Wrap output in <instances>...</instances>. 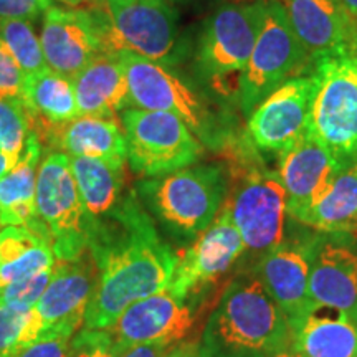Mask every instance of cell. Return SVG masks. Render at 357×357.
Wrapping results in <instances>:
<instances>
[{
    "mask_svg": "<svg viewBox=\"0 0 357 357\" xmlns=\"http://www.w3.org/2000/svg\"><path fill=\"white\" fill-rule=\"evenodd\" d=\"M164 357H200L199 342H178Z\"/></svg>",
    "mask_w": 357,
    "mask_h": 357,
    "instance_id": "d590c367",
    "label": "cell"
},
{
    "mask_svg": "<svg viewBox=\"0 0 357 357\" xmlns=\"http://www.w3.org/2000/svg\"><path fill=\"white\" fill-rule=\"evenodd\" d=\"M310 131L342 167L357 164V71L349 53L316 60Z\"/></svg>",
    "mask_w": 357,
    "mask_h": 357,
    "instance_id": "277c9868",
    "label": "cell"
},
{
    "mask_svg": "<svg viewBox=\"0 0 357 357\" xmlns=\"http://www.w3.org/2000/svg\"><path fill=\"white\" fill-rule=\"evenodd\" d=\"M344 167L311 131L280 155V178L287 194V212L294 220L328 192Z\"/></svg>",
    "mask_w": 357,
    "mask_h": 357,
    "instance_id": "e0dca14e",
    "label": "cell"
},
{
    "mask_svg": "<svg viewBox=\"0 0 357 357\" xmlns=\"http://www.w3.org/2000/svg\"><path fill=\"white\" fill-rule=\"evenodd\" d=\"M35 207L50 235L56 261H70L88 250L83 202L70 166V155L52 151L37 174Z\"/></svg>",
    "mask_w": 357,
    "mask_h": 357,
    "instance_id": "30bf717a",
    "label": "cell"
},
{
    "mask_svg": "<svg viewBox=\"0 0 357 357\" xmlns=\"http://www.w3.org/2000/svg\"><path fill=\"white\" fill-rule=\"evenodd\" d=\"M266 0L223 3L207 17L199 33L195 70L215 86H225L247 68L265 20Z\"/></svg>",
    "mask_w": 357,
    "mask_h": 357,
    "instance_id": "5b68a950",
    "label": "cell"
},
{
    "mask_svg": "<svg viewBox=\"0 0 357 357\" xmlns=\"http://www.w3.org/2000/svg\"><path fill=\"white\" fill-rule=\"evenodd\" d=\"M230 189L222 164H194L158 177H142L134 190L142 207L169 238L190 245L220 212Z\"/></svg>",
    "mask_w": 357,
    "mask_h": 357,
    "instance_id": "3957f363",
    "label": "cell"
},
{
    "mask_svg": "<svg viewBox=\"0 0 357 357\" xmlns=\"http://www.w3.org/2000/svg\"><path fill=\"white\" fill-rule=\"evenodd\" d=\"M243 252L242 235L222 205L212 225L187 245L181 257L177 255L176 271L167 289L177 298L200 300L208 288L229 273Z\"/></svg>",
    "mask_w": 357,
    "mask_h": 357,
    "instance_id": "7c38bea8",
    "label": "cell"
},
{
    "mask_svg": "<svg viewBox=\"0 0 357 357\" xmlns=\"http://www.w3.org/2000/svg\"><path fill=\"white\" fill-rule=\"evenodd\" d=\"M291 349L301 357H357V326L339 312L333 318L316 310L293 331Z\"/></svg>",
    "mask_w": 357,
    "mask_h": 357,
    "instance_id": "d4e9b609",
    "label": "cell"
},
{
    "mask_svg": "<svg viewBox=\"0 0 357 357\" xmlns=\"http://www.w3.org/2000/svg\"><path fill=\"white\" fill-rule=\"evenodd\" d=\"M197 342L200 357H276L291 349L293 329L253 275L223 289Z\"/></svg>",
    "mask_w": 357,
    "mask_h": 357,
    "instance_id": "7a4b0ae2",
    "label": "cell"
},
{
    "mask_svg": "<svg viewBox=\"0 0 357 357\" xmlns=\"http://www.w3.org/2000/svg\"><path fill=\"white\" fill-rule=\"evenodd\" d=\"M56 265V263H55ZM53 268L38 271L29 278L13 281L6 287L0 288V306L15 307V310H33L38 305L40 298L43 296L47 284L50 283L53 275Z\"/></svg>",
    "mask_w": 357,
    "mask_h": 357,
    "instance_id": "f546056e",
    "label": "cell"
},
{
    "mask_svg": "<svg viewBox=\"0 0 357 357\" xmlns=\"http://www.w3.org/2000/svg\"><path fill=\"white\" fill-rule=\"evenodd\" d=\"M40 162H42V142L38 134L32 131L25 142V149L19 162L0 178V225L26 227L50 243V235L38 218L35 207Z\"/></svg>",
    "mask_w": 357,
    "mask_h": 357,
    "instance_id": "44dd1931",
    "label": "cell"
},
{
    "mask_svg": "<svg viewBox=\"0 0 357 357\" xmlns=\"http://www.w3.org/2000/svg\"><path fill=\"white\" fill-rule=\"evenodd\" d=\"M55 253L47 240L26 227L0 230V288L55 266Z\"/></svg>",
    "mask_w": 357,
    "mask_h": 357,
    "instance_id": "484cf974",
    "label": "cell"
},
{
    "mask_svg": "<svg viewBox=\"0 0 357 357\" xmlns=\"http://www.w3.org/2000/svg\"><path fill=\"white\" fill-rule=\"evenodd\" d=\"M52 6L53 0H0V20L35 22Z\"/></svg>",
    "mask_w": 357,
    "mask_h": 357,
    "instance_id": "836d02e7",
    "label": "cell"
},
{
    "mask_svg": "<svg viewBox=\"0 0 357 357\" xmlns=\"http://www.w3.org/2000/svg\"><path fill=\"white\" fill-rule=\"evenodd\" d=\"M354 323H356V326H357V316H356V319H354Z\"/></svg>",
    "mask_w": 357,
    "mask_h": 357,
    "instance_id": "b9f144b4",
    "label": "cell"
},
{
    "mask_svg": "<svg viewBox=\"0 0 357 357\" xmlns=\"http://www.w3.org/2000/svg\"><path fill=\"white\" fill-rule=\"evenodd\" d=\"M310 294L316 310H333L354 323L357 316L354 250L336 242L316 245L310 271Z\"/></svg>",
    "mask_w": 357,
    "mask_h": 357,
    "instance_id": "ffe728a7",
    "label": "cell"
},
{
    "mask_svg": "<svg viewBox=\"0 0 357 357\" xmlns=\"http://www.w3.org/2000/svg\"><path fill=\"white\" fill-rule=\"evenodd\" d=\"M25 73L17 65L15 58L0 40V98H15L22 101Z\"/></svg>",
    "mask_w": 357,
    "mask_h": 357,
    "instance_id": "d6a6232c",
    "label": "cell"
},
{
    "mask_svg": "<svg viewBox=\"0 0 357 357\" xmlns=\"http://www.w3.org/2000/svg\"><path fill=\"white\" fill-rule=\"evenodd\" d=\"M276 357H301L298 352H294L293 349H288V351H283L281 354H278Z\"/></svg>",
    "mask_w": 357,
    "mask_h": 357,
    "instance_id": "60d3db41",
    "label": "cell"
},
{
    "mask_svg": "<svg viewBox=\"0 0 357 357\" xmlns=\"http://www.w3.org/2000/svg\"><path fill=\"white\" fill-rule=\"evenodd\" d=\"M0 40L15 58L17 65L25 75L37 73L48 68L45 61L42 42L35 33L30 20H0Z\"/></svg>",
    "mask_w": 357,
    "mask_h": 357,
    "instance_id": "83f0119b",
    "label": "cell"
},
{
    "mask_svg": "<svg viewBox=\"0 0 357 357\" xmlns=\"http://www.w3.org/2000/svg\"><path fill=\"white\" fill-rule=\"evenodd\" d=\"M98 283V266L91 252L70 261H56L50 283L35 310L45 329L56 324H75L83 328L84 314Z\"/></svg>",
    "mask_w": 357,
    "mask_h": 357,
    "instance_id": "d6986e66",
    "label": "cell"
},
{
    "mask_svg": "<svg viewBox=\"0 0 357 357\" xmlns=\"http://www.w3.org/2000/svg\"><path fill=\"white\" fill-rule=\"evenodd\" d=\"M174 346L167 344H134L118 346L113 342L111 357H164Z\"/></svg>",
    "mask_w": 357,
    "mask_h": 357,
    "instance_id": "e575fe53",
    "label": "cell"
},
{
    "mask_svg": "<svg viewBox=\"0 0 357 357\" xmlns=\"http://www.w3.org/2000/svg\"><path fill=\"white\" fill-rule=\"evenodd\" d=\"M349 56L352 58V61H354V66H356V71H357V35H356V38L352 40V43H351Z\"/></svg>",
    "mask_w": 357,
    "mask_h": 357,
    "instance_id": "ab89813d",
    "label": "cell"
},
{
    "mask_svg": "<svg viewBox=\"0 0 357 357\" xmlns=\"http://www.w3.org/2000/svg\"><path fill=\"white\" fill-rule=\"evenodd\" d=\"M316 242L289 243L258 258L255 276L294 329L316 311L310 294V271Z\"/></svg>",
    "mask_w": 357,
    "mask_h": 357,
    "instance_id": "2e32d148",
    "label": "cell"
},
{
    "mask_svg": "<svg viewBox=\"0 0 357 357\" xmlns=\"http://www.w3.org/2000/svg\"><path fill=\"white\" fill-rule=\"evenodd\" d=\"M48 68L73 79L96 56L109 53L95 12L53 6L43 13L40 30Z\"/></svg>",
    "mask_w": 357,
    "mask_h": 357,
    "instance_id": "5bb4252c",
    "label": "cell"
},
{
    "mask_svg": "<svg viewBox=\"0 0 357 357\" xmlns=\"http://www.w3.org/2000/svg\"><path fill=\"white\" fill-rule=\"evenodd\" d=\"M199 305L200 300L177 298L164 289L126 307L106 331L118 346H176L194 329Z\"/></svg>",
    "mask_w": 357,
    "mask_h": 357,
    "instance_id": "9a60e30c",
    "label": "cell"
},
{
    "mask_svg": "<svg viewBox=\"0 0 357 357\" xmlns=\"http://www.w3.org/2000/svg\"><path fill=\"white\" fill-rule=\"evenodd\" d=\"M310 65L312 60L294 33L287 7L276 0H266L260 35L236 88L243 114L248 118L266 96L291 77H301Z\"/></svg>",
    "mask_w": 357,
    "mask_h": 357,
    "instance_id": "8992f818",
    "label": "cell"
},
{
    "mask_svg": "<svg viewBox=\"0 0 357 357\" xmlns=\"http://www.w3.org/2000/svg\"><path fill=\"white\" fill-rule=\"evenodd\" d=\"M300 222L326 234L357 235V164L334 178L328 192Z\"/></svg>",
    "mask_w": 357,
    "mask_h": 357,
    "instance_id": "4316f807",
    "label": "cell"
},
{
    "mask_svg": "<svg viewBox=\"0 0 357 357\" xmlns=\"http://www.w3.org/2000/svg\"><path fill=\"white\" fill-rule=\"evenodd\" d=\"M45 324L37 310H15L0 306V357H12L37 339Z\"/></svg>",
    "mask_w": 357,
    "mask_h": 357,
    "instance_id": "f1b7e54d",
    "label": "cell"
},
{
    "mask_svg": "<svg viewBox=\"0 0 357 357\" xmlns=\"http://www.w3.org/2000/svg\"><path fill=\"white\" fill-rule=\"evenodd\" d=\"M118 56L126 71L131 108L176 114L202 144H217L215 118L208 101L197 88L169 65L147 60L129 50H121Z\"/></svg>",
    "mask_w": 357,
    "mask_h": 357,
    "instance_id": "ba28073f",
    "label": "cell"
},
{
    "mask_svg": "<svg viewBox=\"0 0 357 357\" xmlns=\"http://www.w3.org/2000/svg\"><path fill=\"white\" fill-rule=\"evenodd\" d=\"M113 339L106 329L82 328L71 339L68 357H111Z\"/></svg>",
    "mask_w": 357,
    "mask_h": 357,
    "instance_id": "1f68e13d",
    "label": "cell"
},
{
    "mask_svg": "<svg viewBox=\"0 0 357 357\" xmlns=\"http://www.w3.org/2000/svg\"><path fill=\"white\" fill-rule=\"evenodd\" d=\"M79 329L75 324L50 326L12 357H68L71 339Z\"/></svg>",
    "mask_w": 357,
    "mask_h": 357,
    "instance_id": "4dcf8cb0",
    "label": "cell"
},
{
    "mask_svg": "<svg viewBox=\"0 0 357 357\" xmlns=\"http://www.w3.org/2000/svg\"><path fill=\"white\" fill-rule=\"evenodd\" d=\"M98 283L83 328L108 329L136 301L171 287L177 255L149 213L108 245L91 252Z\"/></svg>",
    "mask_w": 357,
    "mask_h": 357,
    "instance_id": "6da1fadb",
    "label": "cell"
},
{
    "mask_svg": "<svg viewBox=\"0 0 357 357\" xmlns=\"http://www.w3.org/2000/svg\"><path fill=\"white\" fill-rule=\"evenodd\" d=\"M22 102L30 118H40L47 126H63L79 116L73 82L52 68L25 75Z\"/></svg>",
    "mask_w": 357,
    "mask_h": 357,
    "instance_id": "cb8c5ba5",
    "label": "cell"
},
{
    "mask_svg": "<svg viewBox=\"0 0 357 357\" xmlns=\"http://www.w3.org/2000/svg\"><path fill=\"white\" fill-rule=\"evenodd\" d=\"M119 118L128 144V166L141 178L181 171L202 158L204 144L176 114L128 108Z\"/></svg>",
    "mask_w": 357,
    "mask_h": 357,
    "instance_id": "52a82bcc",
    "label": "cell"
},
{
    "mask_svg": "<svg viewBox=\"0 0 357 357\" xmlns=\"http://www.w3.org/2000/svg\"><path fill=\"white\" fill-rule=\"evenodd\" d=\"M118 48L172 66L182 56L178 13L171 0H105Z\"/></svg>",
    "mask_w": 357,
    "mask_h": 357,
    "instance_id": "8fae6325",
    "label": "cell"
},
{
    "mask_svg": "<svg viewBox=\"0 0 357 357\" xmlns=\"http://www.w3.org/2000/svg\"><path fill=\"white\" fill-rule=\"evenodd\" d=\"M342 3H344L347 13L357 22V0H342Z\"/></svg>",
    "mask_w": 357,
    "mask_h": 357,
    "instance_id": "74e56055",
    "label": "cell"
},
{
    "mask_svg": "<svg viewBox=\"0 0 357 357\" xmlns=\"http://www.w3.org/2000/svg\"><path fill=\"white\" fill-rule=\"evenodd\" d=\"M284 7L312 63L323 56L349 53L357 25L342 0H287Z\"/></svg>",
    "mask_w": 357,
    "mask_h": 357,
    "instance_id": "ac0fdd59",
    "label": "cell"
},
{
    "mask_svg": "<svg viewBox=\"0 0 357 357\" xmlns=\"http://www.w3.org/2000/svg\"><path fill=\"white\" fill-rule=\"evenodd\" d=\"M17 162H19L17 159H13V158H10V155L0 153V178L6 176V174L10 171V169L15 166Z\"/></svg>",
    "mask_w": 357,
    "mask_h": 357,
    "instance_id": "8d00e7d4",
    "label": "cell"
},
{
    "mask_svg": "<svg viewBox=\"0 0 357 357\" xmlns=\"http://www.w3.org/2000/svg\"><path fill=\"white\" fill-rule=\"evenodd\" d=\"M79 116L116 118L131 108L124 66L118 55L102 53L73 79Z\"/></svg>",
    "mask_w": 357,
    "mask_h": 357,
    "instance_id": "7402d4cb",
    "label": "cell"
},
{
    "mask_svg": "<svg viewBox=\"0 0 357 357\" xmlns=\"http://www.w3.org/2000/svg\"><path fill=\"white\" fill-rule=\"evenodd\" d=\"M56 2L63 3V6H66V7H79V6H83V3L91 2V0H56Z\"/></svg>",
    "mask_w": 357,
    "mask_h": 357,
    "instance_id": "f35d334b",
    "label": "cell"
},
{
    "mask_svg": "<svg viewBox=\"0 0 357 357\" xmlns=\"http://www.w3.org/2000/svg\"><path fill=\"white\" fill-rule=\"evenodd\" d=\"M50 146L70 158L128 162V144L116 118L78 116L63 126H47Z\"/></svg>",
    "mask_w": 357,
    "mask_h": 357,
    "instance_id": "603a6c76",
    "label": "cell"
},
{
    "mask_svg": "<svg viewBox=\"0 0 357 357\" xmlns=\"http://www.w3.org/2000/svg\"><path fill=\"white\" fill-rule=\"evenodd\" d=\"M312 73L291 78L266 96L247 121V137L260 153L284 154L310 131Z\"/></svg>",
    "mask_w": 357,
    "mask_h": 357,
    "instance_id": "4fadbf2b",
    "label": "cell"
},
{
    "mask_svg": "<svg viewBox=\"0 0 357 357\" xmlns=\"http://www.w3.org/2000/svg\"><path fill=\"white\" fill-rule=\"evenodd\" d=\"M223 205L242 235L245 252L261 258L283 242L287 218V194L280 174L261 166L245 167L231 174Z\"/></svg>",
    "mask_w": 357,
    "mask_h": 357,
    "instance_id": "9c48e42d",
    "label": "cell"
}]
</instances>
